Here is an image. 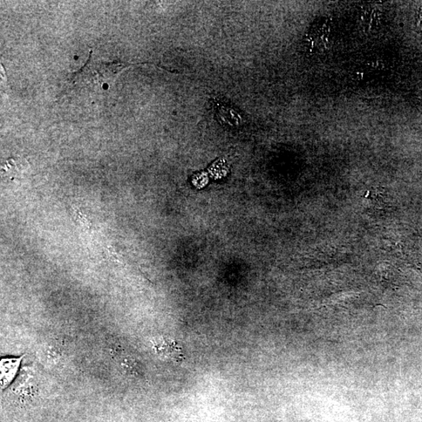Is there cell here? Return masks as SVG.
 <instances>
[{
    "instance_id": "1",
    "label": "cell",
    "mask_w": 422,
    "mask_h": 422,
    "mask_svg": "<svg viewBox=\"0 0 422 422\" xmlns=\"http://www.w3.org/2000/svg\"><path fill=\"white\" fill-rule=\"evenodd\" d=\"M124 64L113 61L94 60L91 55L87 64L79 72L72 74L69 83L72 86L103 87L110 85L118 74L127 67Z\"/></svg>"
},
{
    "instance_id": "2",
    "label": "cell",
    "mask_w": 422,
    "mask_h": 422,
    "mask_svg": "<svg viewBox=\"0 0 422 422\" xmlns=\"http://www.w3.org/2000/svg\"><path fill=\"white\" fill-rule=\"evenodd\" d=\"M330 28L328 23H316L309 33L308 44L311 51H324L329 43Z\"/></svg>"
},
{
    "instance_id": "3",
    "label": "cell",
    "mask_w": 422,
    "mask_h": 422,
    "mask_svg": "<svg viewBox=\"0 0 422 422\" xmlns=\"http://www.w3.org/2000/svg\"><path fill=\"white\" fill-rule=\"evenodd\" d=\"M22 358L13 359H3L1 362V383L5 388L11 382L18 370Z\"/></svg>"
},
{
    "instance_id": "4",
    "label": "cell",
    "mask_w": 422,
    "mask_h": 422,
    "mask_svg": "<svg viewBox=\"0 0 422 422\" xmlns=\"http://www.w3.org/2000/svg\"><path fill=\"white\" fill-rule=\"evenodd\" d=\"M155 349L161 357L175 360V362H179L182 357L179 347L175 343L168 341V340L156 345Z\"/></svg>"
},
{
    "instance_id": "5",
    "label": "cell",
    "mask_w": 422,
    "mask_h": 422,
    "mask_svg": "<svg viewBox=\"0 0 422 422\" xmlns=\"http://www.w3.org/2000/svg\"><path fill=\"white\" fill-rule=\"evenodd\" d=\"M217 114L219 115L221 120L224 122V123H228L231 125H236L239 124L241 121L240 114H238L233 109L226 106L219 107Z\"/></svg>"
},
{
    "instance_id": "6",
    "label": "cell",
    "mask_w": 422,
    "mask_h": 422,
    "mask_svg": "<svg viewBox=\"0 0 422 422\" xmlns=\"http://www.w3.org/2000/svg\"><path fill=\"white\" fill-rule=\"evenodd\" d=\"M23 161L22 160H9L8 165L4 167V171L8 175L17 176L22 174L24 171Z\"/></svg>"
}]
</instances>
